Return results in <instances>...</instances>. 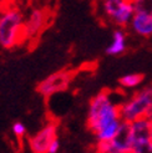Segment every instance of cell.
Instances as JSON below:
<instances>
[{
	"instance_id": "cell-15",
	"label": "cell",
	"mask_w": 152,
	"mask_h": 153,
	"mask_svg": "<svg viewBox=\"0 0 152 153\" xmlns=\"http://www.w3.org/2000/svg\"><path fill=\"white\" fill-rule=\"evenodd\" d=\"M11 131L15 137L18 138H24V136L26 134V127L22 122H14L11 126Z\"/></svg>"
},
{
	"instance_id": "cell-5",
	"label": "cell",
	"mask_w": 152,
	"mask_h": 153,
	"mask_svg": "<svg viewBox=\"0 0 152 153\" xmlns=\"http://www.w3.org/2000/svg\"><path fill=\"white\" fill-rule=\"evenodd\" d=\"M132 148L131 126L127 122L121 123V127L116 136L110 141L96 142V153H130Z\"/></svg>"
},
{
	"instance_id": "cell-2",
	"label": "cell",
	"mask_w": 152,
	"mask_h": 153,
	"mask_svg": "<svg viewBox=\"0 0 152 153\" xmlns=\"http://www.w3.org/2000/svg\"><path fill=\"white\" fill-rule=\"evenodd\" d=\"M24 20V14L14 3H0V48L10 50L25 41Z\"/></svg>"
},
{
	"instance_id": "cell-13",
	"label": "cell",
	"mask_w": 152,
	"mask_h": 153,
	"mask_svg": "<svg viewBox=\"0 0 152 153\" xmlns=\"http://www.w3.org/2000/svg\"><path fill=\"white\" fill-rule=\"evenodd\" d=\"M130 153H152V142H151V140L133 141Z\"/></svg>"
},
{
	"instance_id": "cell-18",
	"label": "cell",
	"mask_w": 152,
	"mask_h": 153,
	"mask_svg": "<svg viewBox=\"0 0 152 153\" xmlns=\"http://www.w3.org/2000/svg\"><path fill=\"white\" fill-rule=\"evenodd\" d=\"M151 142H152V133H151Z\"/></svg>"
},
{
	"instance_id": "cell-1",
	"label": "cell",
	"mask_w": 152,
	"mask_h": 153,
	"mask_svg": "<svg viewBox=\"0 0 152 153\" xmlns=\"http://www.w3.org/2000/svg\"><path fill=\"white\" fill-rule=\"evenodd\" d=\"M122 123L120 103H116L109 91H101L89 102L86 125L94 133L96 142L110 141L116 136Z\"/></svg>"
},
{
	"instance_id": "cell-9",
	"label": "cell",
	"mask_w": 152,
	"mask_h": 153,
	"mask_svg": "<svg viewBox=\"0 0 152 153\" xmlns=\"http://www.w3.org/2000/svg\"><path fill=\"white\" fill-rule=\"evenodd\" d=\"M128 27L137 36L151 37L152 36V14L143 13V11H135V15Z\"/></svg>"
},
{
	"instance_id": "cell-6",
	"label": "cell",
	"mask_w": 152,
	"mask_h": 153,
	"mask_svg": "<svg viewBox=\"0 0 152 153\" xmlns=\"http://www.w3.org/2000/svg\"><path fill=\"white\" fill-rule=\"evenodd\" d=\"M72 72L70 70L56 71L54 74H50L44 80H41L37 85V92L44 97H51L54 95L65 92L69 90L72 82Z\"/></svg>"
},
{
	"instance_id": "cell-3",
	"label": "cell",
	"mask_w": 152,
	"mask_h": 153,
	"mask_svg": "<svg viewBox=\"0 0 152 153\" xmlns=\"http://www.w3.org/2000/svg\"><path fill=\"white\" fill-rule=\"evenodd\" d=\"M152 105V85L141 87L139 91L120 103V117L124 122L131 123L145 117L148 107Z\"/></svg>"
},
{
	"instance_id": "cell-8",
	"label": "cell",
	"mask_w": 152,
	"mask_h": 153,
	"mask_svg": "<svg viewBox=\"0 0 152 153\" xmlns=\"http://www.w3.org/2000/svg\"><path fill=\"white\" fill-rule=\"evenodd\" d=\"M55 138H57V123L49 121L29 138V147L33 153H48L49 146Z\"/></svg>"
},
{
	"instance_id": "cell-12",
	"label": "cell",
	"mask_w": 152,
	"mask_h": 153,
	"mask_svg": "<svg viewBox=\"0 0 152 153\" xmlns=\"http://www.w3.org/2000/svg\"><path fill=\"white\" fill-rule=\"evenodd\" d=\"M143 82V76L141 74H127L120 77L118 85L124 90H133L137 88L142 85Z\"/></svg>"
},
{
	"instance_id": "cell-7",
	"label": "cell",
	"mask_w": 152,
	"mask_h": 153,
	"mask_svg": "<svg viewBox=\"0 0 152 153\" xmlns=\"http://www.w3.org/2000/svg\"><path fill=\"white\" fill-rule=\"evenodd\" d=\"M50 20L49 11L40 9V7H35L30 11L24 20V39L25 41L35 40L37 39L44 29L48 26Z\"/></svg>"
},
{
	"instance_id": "cell-17",
	"label": "cell",
	"mask_w": 152,
	"mask_h": 153,
	"mask_svg": "<svg viewBox=\"0 0 152 153\" xmlns=\"http://www.w3.org/2000/svg\"><path fill=\"white\" fill-rule=\"evenodd\" d=\"M143 118H146L147 121H150L151 123H152V105L148 107V110L146 111V113H145V117Z\"/></svg>"
},
{
	"instance_id": "cell-14",
	"label": "cell",
	"mask_w": 152,
	"mask_h": 153,
	"mask_svg": "<svg viewBox=\"0 0 152 153\" xmlns=\"http://www.w3.org/2000/svg\"><path fill=\"white\" fill-rule=\"evenodd\" d=\"M135 10L152 14V0H133Z\"/></svg>"
},
{
	"instance_id": "cell-16",
	"label": "cell",
	"mask_w": 152,
	"mask_h": 153,
	"mask_svg": "<svg viewBox=\"0 0 152 153\" xmlns=\"http://www.w3.org/2000/svg\"><path fill=\"white\" fill-rule=\"evenodd\" d=\"M59 149H60V142H59V138H55L54 141L51 142L50 146H49L48 153H57Z\"/></svg>"
},
{
	"instance_id": "cell-11",
	"label": "cell",
	"mask_w": 152,
	"mask_h": 153,
	"mask_svg": "<svg viewBox=\"0 0 152 153\" xmlns=\"http://www.w3.org/2000/svg\"><path fill=\"white\" fill-rule=\"evenodd\" d=\"M131 126V134L132 142L133 141H142V140H151L152 133V123L146 118H140L130 123Z\"/></svg>"
},
{
	"instance_id": "cell-10",
	"label": "cell",
	"mask_w": 152,
	"mask_h": 153,
	"mask_svg": "<svg viewBox=\"0 0 152 153\" xmlns=\"http://www.w3.org/2000/svg\"><path fill=\"white\" fill-rule=\"evenodd\" d=\"M127 49V37L124 29L116 27L111 35V41L109 42L105 52L110 56H120Z\"/></svg>"
},
{
	"instance_id": "cell-4",
	"label": "cell",
	"mask_w": 152,
	"mask_h": 153,
	"mask_svg": "<svg viewBox=\"0 0 152 153\" xmlns=\"http://www.w3.org/2000/svg\"><path fill=\"white\" fill-rule=\"evenodd\" d=\"M100 11L112 25L125 29L130 26L136 10L133 0H101Z\"/></svg>"
}]
</instances>
